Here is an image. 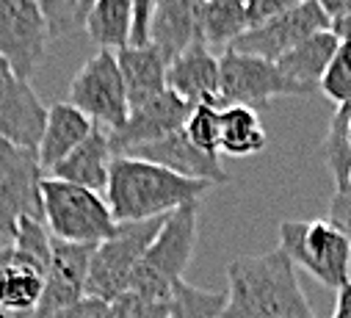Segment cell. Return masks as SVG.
Here are the masks:
<instances>
[{"label": "cell", "mask_w": 351, "mask_h": 318, "mask_svg": "<svg viewBox=\"0 0 351 318\" xmlns=\"http://www.w3.org/2000/svg\"><path fill=\"white\" fill-rule=\"evenodd\" d=\"M269 144V133L260 122V114L246 106L221 108V152L230 158L257 155Z\"/></svg>", "instance_id": "obj_24"}, {"label": "cell", "mask_w": 351, "mask_h": 318, "mask_svg": "<svg viewBox=\"0 0 351 318\" xmlns=\"http://www.w3.org/2000/svg\"><path fill=\"white\" fill-rule=\"evenodd\" d=\"M318 92H324L335 108L340 106H351V42H340L321 84H318Z\"/></svg>", "instance_id": "obj_29"}, {"label": "cell", "mask_w": 351, "mask_h": 318, "mask_svg": "<svg viewBox=\"0 0 351 318\" xmlns=\"http://www.w3.org/2000/svg\"><path fill=\"white\" fill-rule=\"evenodd\" d=\"M183 130L194 147H199L210 158H219L221 152V108L219 106H208V103L194 106Z\"/></svg>", "instance_id": "obj_28"}, {"label": "cell", "mask_w": 351, "mask_h": 318, "mask_svg": "<svg viewBox=\"0 0 351 318\" xmlns=\"http://www.w3.org/2000/svg\"><path fill=\"white\" fill-rule=\"evenodd\" d=\"M50 258H39L14 241L0 244V313L9 318H34L45 293Z\"/></svg>", "instance_id": "obj_13"}, {"label": "cell", "mask_w": 351, "mask_h": 318, "mask_svg": "<svg viewBox=\"0 0 351 318\" xmlns=\"http://www.w3.org/2000/svg\"><path fill=\"white\" fill-rule=\"evenodd\" d=\"M337 36L332 31H324V34H315L310 39H304L302 45H296L291 53H285L277 66L282 69L285 77H291L293 84H299L302 89H307L310 95L318 89L321 77L337 50Z\"/></svg>", "instance_id": "obj_22"}, {"label": "cell", "mask_w": 351, "mask_h": 318, "mask_svg": "<svg viewBox=\"0 0 351 318\" xmlns=\"http://www.w3.org/2000/svg\"><path fill=\"white\" fill-rule=\"evenodd\" d=\"M53 318H111V302H103L97 296H83L80 302H75Z\"/></svg>", "instance_id": "obj_34"}, {"label": "cell", "mask_w": 351, "mask_h": 318, "mask_svg": "<svg viewBox=\"0 0 351 318\" xmlns=\"http://www.w3.org/2000/svg\"><path fill=\"white\" fill-rule=\"evenodd\" d=\"M210 188L205 180H191L158 164L130 155H117L108 175L106 202L117 224L163 219L183 205L199 202Z\"/></svg>", "instance_id": "obj_2"}, {"label": "cell", "mask_w": 351, "mask_h": 318, "mask_svg": "<svg viewBox=\"0 0 351 318\" xmlns=\"http://www.w3.org/2000/svg\"><path fill=\"white\" fill-rule=\"evenodd\" d=\"M92 130H95V122L86 114H80L75 106H69L66 100L53 103L47 108V122H45V130H42V138L36 147V158H39V167L45 169V175L56 164H61L75 147H80L89 138Z\"/></svg>", "instance_id": "obj_21"}, {"label": "cell", "mask_w": 351, "mask_h": 318, "mask_svg": "<svg viewBox=\"0 0 351 318\" xmlns=\"http://www.w3.org/2000/svg\"><path fill=\"white\" fill-rule=\"evenodd\" d=\"M205 3L208 0H158L149 23V42L166 61L194 45H205Z\"/></svg>", "instance_id": "obj_16"}, {"label": "cell", "mask_w": 351, "mask_h": 318, "mask_svg": "<svg viewBox=\"0 0 351 318\" xmlns=\"http://www.w3.org/2000/svg\"><path fill=\"white\" fill-rule=\"evenodd\" d=\"M166 89L191 106H219V56L208 45H194L166 66Z\"/></svg>", "instance_id": "obj_18"}, {"label": "cell", "mask_w": 351, "mask_h": 318, "mask_svg": "<svg viewBox=\"0 0 351 318\" xmlns=\"http://www.w3.org/2000/svg\"><path fill=\"white\" fill-rule=\"evenodd\" d=\"M332 318H351V282H346V285L337 291Z\"/></svg>", "instance_id": "obj_36"}, {"label": "cell", "mask_w": 351, "mask_h": 318, "mask_svg": "<svg viewBox=\"0 0 351 318\" xmlns=\"http://www.w3.org/2000/svg\"><path fill=\"white\" fill-rule=\"evenodd\" d=\"M0 318H9V315H3V313H0Z\"/></svg>", "instance_id": "obj_41"}, {"label": "cell", "mask_w": 351, "mask_h": 318, "mask_svg": "<svg viewBox=\"0 0 351 318\" xmlns=\"http://www.w3.org/2000/svg\"><path fill=\"white\" fill-rule=\"evenodd\" d=\"M130 158H141V161L158 164L169 172H178V175L191 178V180H205L210 186L230 183V175L224 172L219 158H210L199 147H194L191 138L186 136V130H178V133L155 141V144L138 147L130 152Z\"/></svg>", "instance_id": "obj_17"}, {"label": "cell", "mask_w": 351, "mask_h": 318, "mask_svg": "<svg viewBox=\"0 0 351 318\" xmlns=\"http://www.w3.org/2000/svg\"><path fill=\"white\" fill-rule=\"evenodd\" d=\"M95 247L86 244H69V241H50V266L45 280V293L36 307L34 318H53L61 310L72 307L86 296V280H89V263H92Z\"/></svg>", "instance_id": "obj_15"}, {"label": "cell", "mask_w": 351, "mask_h": 318, "mask_svg": "<svg viewBox=\"0 0 351 318\" xmlns=\"http://www.w3.org/2000/svg\"><path fill=\"white\" fill-rule=\"evenodd\" d=\"M47 25L50 36H66L77 28V0H36Z\"/></svg>", "instance_id": "obj_31"}, {"label": "cell", "mask_w": 351, "mask_h": 318, "mask_svg": "<svg viewBox=\"0 0 351 318\" xmlns=\"http://www.w3.org/2000/svg\"><path fill=\"white\" fill-rule=\"evenodd\" d=\"M163 219H149V221H130V224H117L114 235L106 238L103 244L95 247L92 263H89V280H86V296H97L103 302H114L122 293L130 291L133 274L160 232Z\"/></svg>", "instance_id": "obj_6"}, {"label": "cell", "mask_w": 351, "mask_h": 318, "mask_svg": "<svg viewBox=\"0 0 351 318\" xmlns=\"http://www.w3.org/2000/svg\"><path fill=\"white\" fill-rule=\"evenodd\" d=\"M50 39V25L36 0H0V56L23 81H31L45 61Z\"/></svg>", "instance_id": "obj_11"}, {"label": "cell", "mask_w": 351, "mask_h": 318, "mask_svg": "<svg viewBox=\"0 0 351 318\" xmlns=\"http://www.w3.org/2000/svg\"><path fill=\"white\" fill-rule=\"evenodd\" d=\"M329 221L346 235V241L351 247V183L335 188L329 199Z\"/></svg>", "instance_id": "obj_33"}, {"label": "cell", "mask_w": 351, "mask_h": 318, "mask_svg": "<svg viewBox=\"0 0 351 318\" xmlns=\"http://www.w3.org/2000/svg\"><path fill=\"white\" fill-rule=\"evenodd\" d=\"M221 318H315L296 266L277 247L227 266V304Z\"/></svg>", "instance_id": "obj_1"}, {"label": "cell", "mask_w": 351, "mask_h": 318, "mask_svg": "<svg viewBox=\"0 0 351 318\" xmlns=\"http://www.w3.org/2000/svg\"><path fill=\"white\" fill-rule=\"evenodd\" d=\"M158 0H133V39L130 45H147L149 42V23L155 14Z\"/></svg>", "instance_id": "obj_35"}, {"label": "cell", "mask_w": 351, "mask_h": 318, "mask_svg": "<svg viewBox=\"0 0 351 318\" xmlns=\"http://www.w3.org/2000/svg\"><path fill=\"white\" fill-rule=\"evenodd\" d=\"M246 28V0H208L205 3V45L210 50H227Z\"/></svg>", "instance_id": "obj_25"}, {"label": "cell", "mask_w": 351, "mask_h": 318, "mask_svg": "<svg viewBox=\"0 0 351 318\" xmlns=\"http://www.w3.org/2000/svg\"><path fill=\"white\" fill-rule=\"evenodd\" d=\"M83 28L100 50H122L133 39V0H95Z\"/></svg>", "instance_id": "obj_23"}, {"label": "cell", "mask_w": 351, "mask_h": 318, "mask_svg": "<svg viewBox=\"0 0 351 318\" xmlns=\"http://www.w3.org/2000/svg\"><path fill=\"white\" fill-rule=\"evenodd\" d=\"M318 3L326 12L329 23L337 20V17H348L351 14V0H318Z\"/></svg>", "instance_id": "obj_37"}, {"label": "cell", "mask_w": 351, "mask_h": 318, "mask_svg": "<svg viewBox=\"0 0 351 318\" xmlns=\"http://www.w3.org/2000/svg\"><path fill=\"white\" fill-rule=\"evenodd\" d=\"M0 244H9V241H0Z\"/></svg>", "instance_id": "obj_42"}, {"label": "cell", "mask_w": 351, "mask_h": 318, "mask_svg": "<svg viewBox=\"0 0 351 318\" xmlns=\"http://www.w3.org/2000/svg\"><path fill=\"white\" fill-rule=\"evenodd\" d=\"M310 92L282 75L274 61L224 50L219 56V100L224 106L266 108L274 97H307Z\"/></svg>", "instance_id": "obj_7"}, {"label": "cell", "mask_w": 351, "mask_h": 318, "mask_svg": "<svg viewBox=\"0 0 351 318\" xmlns=\"http://www.w3.org/2000/svg\"><path fill=\"white\" fill-rule=\"evenodd\" d=\"M166 310H169V302L144 299L133 291L111 302V318H166Z\"/></svg>", "instance_id": "obj_30"}, {"label": "cell", "mask_w": 351, "mask_h": 318, "mask_svg": "<svg viewBox=\"0 0 351 318\" xmlns=\"http://www.w3.org/2000/svg\"><path fill=\"white\" fill-rule=\"evenodd\" d=\"M280 249L293 266H302L310 277L332 291H340L346 282H351V247L329 219L282 221Z\"/></svg>", "instance_id": "obj_5"}, {"label": "cell", "mask_w": 351, "mask_h": 318, "mask_svg": "<svg viewBox=\"0 0 351 318\" xmlns=\"http://www.w3.org/2000/svg\"><path fill=\"white\" fill-rule=\"evenodd\" d=\"M66 103L86 114L97 127H106L108 133L125 125L130 106L114 50H97L75 72V77L69 81Z\"/></svg>", "instance_id": "obj_8"}, {"label": "cell", "mask_w": 351, "mask_h": 318, "mask_svg": "<svg viewBox=\"0 0 351 318\" xmlns=\"http://www.w3.org/2000/svg\"><path fill=\"white\" fill-rule=\"evenodd\" d=\"M42 221L58 241L97 247L114 235L117 221L103 194L56 178L42 180Z\"/></svg>", "instance_id": "obj_4"}, {"label": "cell", "mask_w": 351, "mask_h": 318, "mask_svg": "<svg viewBox=\"0 0 351 318\" xmlns=\"http://www.w3.org/2000/svg\"><path fill=\"white\" fill-rule=\"evenodd\" d=\"M47 122V106L28 81L0 56V141L23 149H36Z\"/></svg>", "instance_id": "obj_12"}, {"label": "cell", "mask_w": 351, "mask_h": 318, "mask_svg": "<svg viewBox=\"0 0 351 318\" xmlns=\"http://www.w3.org/2000/svg\"><path fill=\"white\" fill-rule=\"evenodd\" d=\"M114 149H111V136L106 127H97L89 133L80 147H75L61 164H56L50 169V178L89 188L95 194H103L108 188V175H111V164H114Z\"/></svg>", "instance_id": "obj_19"}, {"label": "cell", "mask_w": 351, "mask_h": 318, "mask_svg": "<svg viewBox=\"0 0 351 318\" xmlns=\"http://www.w3.org/2000/svg\"><path fill=\"white\" fill-rule=\"evenodd\" d=\"M197 238H199V202L183 205L174 213H169L133 274L130 291L144 299L169 302L178 282H183V274L194 258Z\"/></svg>", "instance_id": "obj_3"}, {"label": "cell", "mask_w": 351, "mask_h": 318, "mask_svg": "<svg viewBox=\"0 0 351 318\" xmlns=\"http://www.w3.org/2000/svg\"><path fill=\"white\" fill-rule=\"evenodd\" d=\"M329 31L337 36V42H351V14L332 20V23H329Z\"/></svg>", "instance_id": "obj_38"}, {"label": "cell", "mask_w": 351, "mask_h": 318, "mask_svg": "<svg viewBox=\"0 0 351 318\" xmlns=\"http://www.w3.org/2000/svg\"><path fill=\"white\" fill-rule=\"evenodd\" d=\"M348 114H351V106L335 108V114L329 119L326 138H324V158H326V167L332 172L335 188L351 183V144H348V136H346Z\"/></svg>", "instance_id": "obj_27"}, {"label": "cell", "mask_w": 351, "mask_h": 318, "mask_svg": "<svg viewBox=\"0 0 351 318\" xmlns=\"http://www.w3.org/2000/svg\"><path fill=\"white\" fill-rule=\"evenodd\" d=\"M117 64H119V75H122L130 108H138L166 92L169 61L160 56V50L152 42L128 45V47L117 50Z\"/></svg>", "instance_id": "obj_20"}, {"label": "cell", "mask_w": 351, "mask_h": 318, "mask_svg": "<svg viewBox=\"0 0 351 318\" xmlns=\"http://www.w3.org/2000/svg\"><path fill=\"white\" fill-rule=\"evenodd\" d=\"M92 3H95V0H77V28L83 25V17H86V12H89Z\"/></svg>", "instance_id": "obj_39"}, {"label": "cell", "mask_w": 351, "mask_h": 318, "mask_svg": "<svg viewBox=\"0 0 351 318\" xmlns=\"http://www.w3.org/2000/svg\"><path fill=\"white\" fill-rule=\"evenodd\" d=\"M36 149L0 141V241H12L20 219H42V180Z\"/></svg>", "instance_id": "obj_9"}, {"label": "cell", "mask_w": 351, "mask_h": 318, "mask_svg": "<svg viewBox=\"0 0 351 318\" xmlns=\"http://www.w3.org/2000/svg\"><path fill=\"white\" fill-rule=\"evenodd\" d=\"M329 31V17L321 9L318 0H304L302 6L282 12L260 25L246 28L227 50L254 56V58H266V61H280L285 53H291L296 45L304 39Z\"/></svg>", "instance_id": "obj_10"}, {"label": "cell", "mask_w": 351, "mask_h": 318, "mask_svg": "<svg viewBox=\"0 0 351 318\" xmlns=\"http://www.w3.org/2000/svg\"><path fill=\"white\" fill-rule=\"evenodd\" d=\"M302 3L304 0H246V23H249V28L260 25V23H266L282 12H291Z\"/></svg>", "instance_id": "obj_32"}, {"label": "cell", "mask_w": 351, "mask_h": 318, "mask_svg": "<svg viewBox=\"0 0 351 318\" xmlns=\"http://www.w3.org/2000/svg\"><path fill=\"white\" fill-rule=\"evenodd\" d=\"M224 304H227L224 291H202L183 280L178 282L169 299L166 318H221Z\"/></svg>", "instance_id": "obj_26"}, {"label": "cell", "mask_w": 351, "mask_h": 318, "mask_svg": "<svg viewBox=\"0 0 351 318\" xmlns=\"http://www.w3.org/2000/svg\"><path fill=\"white\" fill-rule=\"evenodd\" d=\"M191 108H194L191 103H186L183 97H178L169 89L163 95H158L155 100H149L138 108H130L125 125L108 133L114 155H130L138 147L155 144L171 133L183 130Z\"/></svg>", "instance_id": "obj_14"}, {"label": "cell", "mask_w": 351, "mask_h": 318, "mask_svg": "<svg viewBox=\"0 0 351 318\" xmlns=\"http://www.w3.org/2000/svg\"><path fill=\"white\" fill-rule=\"evenodd\" d=\"M346 136H348V144H351V114H348V127H346Z\"/></svg>", "instance_id": "obj_40"}]
</instances>
